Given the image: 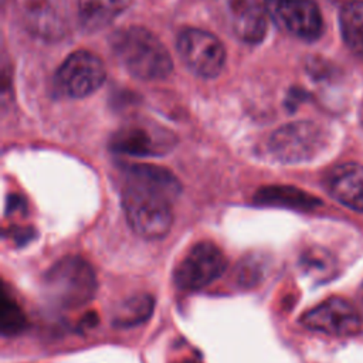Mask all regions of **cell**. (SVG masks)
Segmentation results:
<instances>
[{
	"mask_svg": "<svg viewBox=\"0 0 363 363\" xmlns=\"http://www.w3.org/2000/svg\"><path fill=\"white\" fill-rule=\"evenodd\" d=\"M123 213L130 228L146 240L166 237L173 224V201L182 186L167 169L138 163L125 167Z\"/></svg>",
	"mask_w": 363,
	"mask_h": 363,
	"instance_id": "1",
	"label": "cell"
},
{
	"mask_svg": "<svg viewBox=\"0 0 363 363\" xmlns=\"http://www.w3.org/2000/svg\"><path fill=\"white\" fill-rule=\"evenodd\" d=\"M109 44L126 71L139 79H163L173 69L172 57L164 44L143 27L119 28L111 35Z\"/></svg>",
	"mask_w": 363,
	"mask_h": 363,
	"instance_id": "2",
	"label": "cell"
},
{
	"mask_svg": "<svg viewBox=\"0 0 363 363\" xmlns=\"http://www.w3.org/2000/svg\"><path fill=\"white\" fill-rule=\"evenodd\" d=\"M98 282L94 268L84 258L68 255L44 275L43 289L50 303L60 309H78L91 302Z\"/></svg>",
	"mask_w": 363,
	"mask_h": 363,
	"instance_id": "3",
	"label": "cell"
},
{
	"mask_svg": "<svg viewBox=\"0 0 363 363\" xmlns=\"http://www.w3.org/2000/svg\"><path fill=\"white\" fill-rule=\"evenodd\" d=\"M323 129L309 121H299L278 128L268 140V152L281 163H302L315 157L325 146Z\"/></svg>",
	"mask_w": 363,
	"mask_h": 363,
	"instance_id": "4",
	"label": "cell"
},
{
	"mask_svg": "<svg viewBox=\"0 0 363 363\" xmlns=\"http://www.w3.org/2000/svg\"><path fill=\"white\" fill-rule=\"evenodd\" d=\"M176 47L184 65L201 78H216L224 68V45L210 31L187 27L179 33Z\"/></svg>",
	"mask_w": 363,
	"mask_h": 363,
	"instance_id": "5",
	"label": "cell"
},
{
	"mask_svg": "<svg viewBox=\"0 0 363 363\" xmlns=\"http://www.w3.org/2000/svg\"><path fill=\"white\" fill-rule=\"evenodd\" d=\"M225 267L223 251L210 241H201L194 244L177 264L173 274L174 284L183 291H197L220 278Z\"/></svg>",
	"mask_w": 363,
	"mask_h": 363,
	"instance_id": "6",
	"label": "cell"
},
{
	"mask_svg": "<svg viewBox=\"0 0 363 363\" xmlns=\"http://www.w3.org/2000/svg\"><path fill=\"white\" fill-rule=\"evenodd\" d=\"M106 71L98 55L86 50L69 54L55 72L57 89L69 98L94 94L105 81Z\"/></svg>",
	"mask_w": 363,
	"mask_h": 363,
	"instance_id": "7",
	"label": "cell"
},
{
	"mask_svg": "<svg viewBox=\"0 0 363 363\" xmlns=\"http://www.w3.org/2000/svg\"><path fill=\"white\" fill-rule=\"evenodd\" d=\"M268 16L286 33L303 40L322 34L323 20L313 0H264Z\"/></svg>",
	"mask_w": 363,
	"mask_h": 363,
	"instance_id": "8",
	"label": "cell"
},
{
	"mask_svg": "<svg viewBox=\"0 0 363 363\" xmlns=\"http://www.w3.org/2000/svg\"><path fill=\"white\" fill-rule=\"evenodd\" d=\"M301 323L313 332L330 336H352L360 332L362 319L356 308L343 298H329L305 312Z\"/></svg>",
	"mask_w": 363,
	"mask_h": 363,
	"instance_id": "9",
	"label": "cell"
},
{
	"mask_svg": "<svg viewBox=\"0 0 363 363\" xmlns=\"http://www.w3.org/2000/svg\"><path fill=\"white\" fill-rule=\"evenodd\" d=\"M172 143V135L167 130L142 123H130L112 135L109 146L115 153L145 157L166 153Z\"/></svg>",
	"mask_w": 363,
	"mask_h": 363,
	"instance_id": "10",
	"label": "cell"
},
{
	"mask_svg": "<svg viewBox=\"0 0 363 363\" xmlns=\"http://www.w3.org/2000/svg\"><path fill=\"white\" fill-rule=\"evenodd\" d=\"M230 28L242 41L259 43L267 33V10L258 0H217Z\"/></svg>",
	"mask_w": 363,
	"mask_h": 363,
	"instance_id": "11",
	"label": "cell"
},
{
	"mask_svg": "<svg viewBox=\"0 0 363 363\" xmlns=\"http://www.w3.org/2000/svg\"><path fill=\"white\" fill-rule=\"evenodd\" d=\"M330 196L345 207L363 213V166L343 163L335 167L326 179Z\"/></svg>",
	"mask_w": 363,
	"mask_h": 363,
	"instance_id": "12",
	"label": "cell"
},
{
	"mask_svg": "<svg viewBox=\"0 0 363 363\" xmlns=\"http://www.w3.org/2000/svg\"><path fill=\"white\" fill-rule=\"evenodd\" d=\"M132 0H78L81 23L86 30H99L121 16Z\"/></svg>",
	"mask_w": 363,
	"mask_h": 363,
	"instance_id": "13",
	"label": "cell"
},
{
	"mask_svg": "<svg viewBox=\"0 0 363 363\" xmlns=\"http://www.w3.org/2000/svg\"><path fill=\"white\" fill-rule=\"evenodd\" d=\"M254 201L261 206L286 207V208H311L318 200L308 193L292 186H265L254 194Z\"/></svg>",
	"mask_w": 363,
	"mask_h": 363,
	"instance_id": "14",
	"label": "cell"
},
{
	"mask_svg": "<svg viewBox=\"0 0 363 363\" xmlns=\"http://www.w3.org/2000/svg\"><path fill=\"white\" fill-rule=\"evenodd\" d=\"M155 308V299L149 294H138L122 301L113 311L112 325L132 328L146 322Z\"/></svg>",
	"mask_w": 363,
	"mask_h": 363,
	"instance_id": "15",
	"label": "cell"
},
{
	"mask_svg": "<svg viewBox=\"0 0 363 363\" xmlns=\"http://www.w3.org/2000/svg\"><path fill=\"white\" fill-rule=\"evenodd\" d=\"M27 24L41 35H57L61 33V18L50 0H27L24 6Z\"/></svg>",
	"mask_w": 363,
	"mask_h": 363,
	"instance_id": "16",
	"label": "cell"
},
{
	"mask_svg": "<svg viewBox=\"0 0 363 363\" xmlns=\"http://www.w3.org/2000/svg\"><path fill=\"white\" fill-rule=\"evenodd\" d=\"M339 21L346 45L354 54L363 57V1L346 3L340 10Z\"/></svg>",
	"mask_w": 363,
	"mask_h": 363,
	"instance_id": "17",
	"label": "cell"
},
{
	"mask_svg": "<svg viewBox=\"0 0 363 363\" xmlns=\"http://www.w3.org/2000/svg\"><path fill=\"white\" fill-rule=\"evenodd\" d=\"M27 318L18 305V302L11 296L6 284H3L1 298H0V330L3 336L20 335L27 328Z\"/></svg>",
	"mask_w": 363,
	"mask_h": 363,
	"instance_id": "18",
	"label": "cell"
},
{
	"mask_svg": "<svg viewBox=\"0 0 363 363\" xmlns=\"http://www.w3.org/2000/svg\"><path fill=\"white\" fill-rule=\"evenodd\" d=\"M265 264L262 257L250 255L244 258L235 268V279L241 286H254L264 277Z\"/></svg>",
	"mask_w": 363,
	"mask_h": 363,
	"instance_id": "19",
	"label": "cell"
},
{
	"mask_svg": "<svg viewBox=\"0 0 363 363\" xmlns=\"http://www.w3.org/2000/svg\"><path fill=\"white\" fill-rule=\"evenodd\" d=\"M332 258L330 255L325 251V250H309L308 252L303 254L302 257V265L303 268L312 274V275H318V277H325L329 269L332 268Z\"/></svg>",
	"mask_w": 363,
	"mask_h": 363,
	"instance_id": "20",
	"label": "cell"
},
{
	"mask_svg": "<svg viewBox=\"0 0 363 363\" xmlns=\"http://www.w3.org/2000/svg\"><path fill=\"white\" fill-rule=\"evenodd\" d=\"M14 233L11 234L10 233V238L13 237L18 244H23V242H26V241H28L31 237H33V230L31 228H14L13 230Z\"/></svg>",
	"mask_w": 363,
	"mask_h": 363,
	"instance_id": "21",
	"label": "cell"
}]
</instances>
